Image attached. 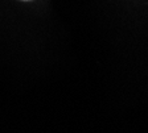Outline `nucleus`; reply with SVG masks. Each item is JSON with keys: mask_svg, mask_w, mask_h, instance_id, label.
<instances>
[{"mask_svg": "<svg viewBox=\"0 0 148 133\" xmlns=\"http://www.w3.org/2000/svg\"><path fill=\"white\" fill-rule=\"evenodd\" d=\"M21 1H32V0H21Z\"/></svg>", "mask_w": 148, "mask_h": 133, "instance_id": "nucleus-1", "label": "nucleus"}]
</instances>
